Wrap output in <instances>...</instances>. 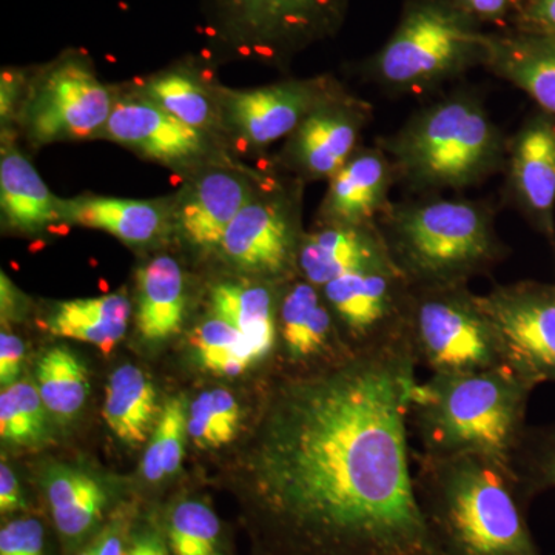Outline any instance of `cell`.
Masks as SVG:
<instances>
[{
	"label": "cell",
	"instance_id": "obj_1",
	"mask_svg": "<svg viewBox=\"0 0 555 555\" xmlns=\"http://www.w3.org/2000/svg\"><path fill=\"white\" fill-rule=\"evenodd\" d=\"M411 338L270 386L238 486L269 555H440L416 502Z\"/></svg>",
	"mask_w": 555,
	"mask_h": 555
},
{
	"label": "cell",
	"instance_id": "obj_2",
	"mask_svg": "<svg viewBox=\"0 0 555 555\" xmlns=\"http://www.w3.org/2000/svg\"><path fill=\"white\" fill-rule=\"evenodd\" d=\"M416 502L440 555H542L531 499L509 463L481 454L412 452Z\"/></svg>",
	"mask_w": 555,
	"mask_h": 555
},
{
	"label": "cell",
	"instance_id": "obj_3",
	"mask_svg": "<svg viewBox=\"0 0 555 555\" xmlns=\"http://www.w3.org/2000/svg\"><path fill=\"white\" fill-rule=\"evenodd\" d=\"M535 385L507 366L470 374H433L415 383L409 400V433L425 454H481L513 465L528 427Z\"/></svg>",
	"mask_w": 555,
	"mask_h": 555
},
{
	"label": "cell",
	"instance_id": "obj_4",
	"mask_svg": "<svg viewBox=\"0 0 555 555\" xmlns=\"http://www.w3.org/2000/svg\"><path fill=\"white\" fill-rule=\"evenodd\" d=\"M386 244L397 268L415 287L463 284L499 255L483 211L456 201L401 211Z\"/></svg>",
	"mask_w": 555,
	"mask_h": 555
},
{
	"label": "cell",
	"instance_id": "obj_5",
	"mask_svg": "<svg viewBox=\"0 0 555 555\" xmlns=\"http://www.w3.org/2000/svg\"><path fill=\"white\" fill-rule=\"evenodd\" d=\"M349 0H204V31L215 53L281 62L345 22Z\"/></svg>",
	"mask_w": 555,
	"mask_h": 555
},
{
	"label": "cell",
	"instance_id": "obj_6",
	"mask_svg": "<svg viewBox=\"0 0 555 555\" xmlns=\"http://www.w3.org/2000/svg\"><path fill=\"white\" fill-rule=\"evenodd\" d=\"M486 35L455 0H406L392 36L372 61L390 86L420 87L485 60Z\"/></svg>",
	"mask_w": 555,
	"mask_h": 555
},
{
	"label": "cell",
	"instance_id": "obj_7",
	"mask_svg": "<svg viewBox=\"0 0 555 555\" xmlns=\"http://www.w3.org/2000/svg\"><path fill=\"white\" fill-rule=\"evenodd\" d=\"M119 90L102 82L93 61L80 50L30 72L16 126L33 147L100 138Z\"/></svg>",
	"mask_w": 555,
	"mask_h": 555
},
{
	"label": "cell",
	"instance_id": "obj_8",
	"mask_svg": "<svg viewBox=\"0 0 555 555\" xmlns=\"http://www.w3.org/2000/svg\"><path fill=\"white\" fill-rule=\"evenodd\" d=\"M409 338L416 364L433 374L506 366L491 321L463 284L412 286Z\"/></svg>",
	"mask_w": 555,
	"mask_h": 555
},
{
	"label": "cell",
	"instance_id": "obj_9",
	"mask_svg": "<svg viewBox=\"0 0 555 555\" xmlns=\"http://www.w3.org/2000/svg\"><path fill=\"white\" fill-rule=\"evenodd\" d=\"M397 150L418 181L463 188L491 169L499 155V134L476 102L451 100L423 113Z\"/></svg>",
	"mask_w": 555,
	"mask_h": 555
},
{
	"label": "cell",
	"instance_id": "obj_10",
	"mask_svg": "<svg viewBox=\"0 0 555 555\" xmlns=\"http://www.w3.org/2000/svg\"><path fill=\"white\" fill-rule=\"evenodd\" d=\"M411 291L397 266L347 273L321 287L339 334L356 353L408 337Z\"/></svg>",
	"mask_w": 555,
	"mask_h": 555
},
{
	"label": "cell",
	"instance_id": "obj_11",
	"mask_svg": "<svg viewBox=\"0 0 555 555\" xmlns=\"http://www.w3.org/2000/svg\"><path fill=\"white\" fill-rule=\"evenodd\" d=\"M129 149L185 178L228 158L225 145L188 126L133 89L119 91L118 101L100 138Z\"/></svg>",
	"mask_w": 555,
	"mask_h": 555
},
{
	"label": "cell",
	"instance_id": "obj_12",
	"mask_svg": "<svg viewBox=\"0 0 555 555\" xmlns=\"http://www.w3.org/2000/svg\"><path fill=\"white\" fill-rule=\"evenodd\" d=\"M477 298L506 366L532 385L555 383V286L518 283Z\"/></svg>",
	"mask_w": 555,
	"mask_h": 555
},
{
	"label": "cell",
	"instance_id": "obj_13",
	"mask_svg": "<svg viewBox=\"0 0 555 555\" xmlns=\"http://www.w3.org/2000/svg\"><path fill=\"white\" fill-rule=\"evenodd\" d=\"M324 80H286L257 89L221 87V134L225 147L257 153L291 137L309 113L334 96Z\"/></svg>",
	"mask_w": 555,
	"mask_h": 555
},
{
	"label": "cell",
	"instance_id": "obj_14",
	"mask_svg": "<svg viewBox=\"0 0 555 555\" xmlns=\"http://www.w3.org/2000/svg\"><path fill=\"white\" fill-rule=\"evenodd\" d=\"M301 238L291 201L259 181L254 195L225 230L217 251L228 264L247 275L283 280L297 268Z\"/></svg>",
	"mask_w": 555,
	"mask_h": 555
},
{
	"label": "cell",
	"instance_id": "obj_15",
	"mask_svg": "<svg viewBox=\"0 0 555 555\" xmlns=\"http://www.w3.org/2000/svg\"><path fill=\"white\" fill-rule=\"evenodd\" d=\"M259 179L228 158L185 178L173 196V230L189 246L218 250L225 230L257 190Z\"/></svg>",
	"mask_w": 555,
	"mask_h": 555
},
{
	"label": "cell",
	"instance_id": "obj_16",
	"mask_svg": "<svg viewBox=\"0 0 555 555\" xmlns=\"http://www.w3.org/2000/svg\"><path fill=\"white\" fill-rule=\"evenodd\" d=\"M278 341L291 375L310 374L343 363L352 350L320 287L301 280L288 284L278 301Z\"/></svg>",
	"mask_w": 555,
	"mask_h": 555
},
{
	"label": "cell",
	"instance_id": "obj_17",
	"mask_svg": "<svg viewBox=\"0 0 555 555\" xmlns=\"http://www.w3.org/2000/svg\"><path fill=\"white\" fill-rule=\"evenodd\" d=\"M361 122L358 108L334 94L287 138L284 160L305 178L331 179L352 158Z\"/></svg>",
	"mask_w": 555,
	"mask_h": 555
},
{
	"label": "cell",
	"instance_id": "obj_18",
	"mask_svg": "<svg viewBox=\"0 0 555 555\" xmlns=\"http://www.w3.org/2000/svg\"><path fill=\"white\" fill-rule=\"evenodd\" d=\"M221 87L214 79L207 61L192 56L153 73L138 86H131V89L175 118L224 144L221 134Z\"/></svg>",
	"mask_w": 555,
	"mask_h": 555
},
{
	"label": "cell",
	"instance_id": "obj_19",
	"mask_svg": "<svg viewBox=\"0 0 555 555\" xmlns=\"http://www.w3.org/2000/svg\"><path fill=\"white\" fill-rule=\"evenodd\" d=\"M64 225L96 229L131 247H145L173 230V201L78 195L61 198Z\"/></svg>",
	"mask_w": 555,
	"mask_h": 555
},
{
	"label": "cell",
	"instance_id": "obj_20",
	"mask_svg": "<svg viewBox=\"0 0 555 555\" xmlns=\"http://www.w3.org/2000/svg\"><path fill=\"white\" fill-rule=\"evenodd\" d=\"M397 266L386 240L366 225L326 224L302 236L297 269L317 287L360 270Z\"/></svg>",
	"mask_w": 555,
	"mask_h": 555
},
{
	"label": "cell",
	"instance_id": "obj_21",
	"mask_svg": "<svg viewBox=\"0 0 555 555\" xmlns=\"http://www.w3.org/2000/svg\"><path fill=\"white\" fill-rule=\"evenodd\" d=\"M0 211L3 225L20 235H40L64 225L60 196L53 195L31 160L17 147L13 133L2 134Z\"/></svg>",
	"mask_w": 555,
	"mask_h": 555
},
{
	"label": "cell",
	"instance_id": "obj_22",
	"mask_svg": "<svg viewBox=\"0 0 555 555\" xmlns=\"http://www.w3.org/2000/svg\"><path fill=\"white\" fill-rule=\"evenodd\" d=\"M47 503L57 534L68 550L86 546L107 517V486L87 470L56 465L43 478Z\"/></svg>",
	"mask_w": 555,
	"mask_h": 555
},
{
	"label": "cell",
	"instance_id": "obj_23",
	"mask_svg": "<svg viewBox=\"0 0 555 555\" xmlns=\"http://www.w3.org/2000/svg\"><path fill=\"white\" fill-rule=\"evenodd\" d=\"M483 61L555 115V36L521 30L486 35Z\"/></svg>",
	"mask_w": 555,
	"mask_h": 555
},
{
	"label": "cell",
	"instance_id": "obj_24",
	"mask_svg": "<svg viewBox=\"0 0 555 555\" xmlns=\"http://www.w3.org/2000/svg\"><path fill=\"white\" fill-rule=\"evenodd\" d=\"M266 280L218 281L210 288L211 313L229 321L247 339L255 360H266L278 345V302Z\"/></svg>",
	"mask_w": 555,
	"mask_h": 555
},
{
	"label": "cell",
	"instance_id": "obj_25",
	"mask_svg": "<svg viewBox=\"0 0 555 555\" xmlns=\"http://www.w3.org/2000/svg\"><path fill=\"white\" fill-rule=\"evenodd\" d=\"M137 324L150 343L166 341L181 331L185 313V275L170 255H158L138 270Z\"/></svg>",
	"mask_w": 555,
	"mask_h": 555
},
{
	"label": "cell",
	"instance_id": "obj_26",
	"mask_svg": "<svg viewBox=\"0 0 555 555\" xmlns=\"http://www.w3.org/2000/svg\"><path fill=\"white\" fill-rule=\"evenodd\" d=\"M514 184L529 210L553 233L555 207V127L532 120L521 131L513 158Z\"/></svg>",
	"mask_w": 555,
	"mask_h": 555
},
{
	"label": "cell",
	"instance_id": "obj_27",
	"mask_svg": "<svg viewBox=\"0 0 555 555\" xmlns=\"http://www.w3.org/2000/svg\"><path fill=\"white\" fill-rule=\"evenodd\" d=\"M385 159L377 153L364 152L352 156L331 178L321 214L326 224L366 225L387 189Z\"/></svg>",
	"mask_w": 555,
	"mask_h": 555
},
{
	"label": "cell",
	"instance_id": "obj_28",
	"mask_svg": "<svg viewBox=\"0 0 555 555\" xmlns=\"http://www.w3.org/2000/svg\"><path fill=\"white\" fill-rule=\"evenodd\" d=\"M130 315L129 298L115 292L102 297L57 302L51 310L47 327L56 337L90 343L109 353L126 335Z\"/></svg>",
	"mask_w": 555,
	"mask_h": 555
},
{
	"label": "cell",
	"instance_id": "obj_29",
	"mask_svg": "<svg viewBox=\"0 0 555 555\" xmlns=\"http://www.w3.org/2000/svg\"><path fill=\"white\" fill-rule=\"evenodd\" d=\"M156 390L141 367L124 364L108 379L104 403L105 423L122 443L144 447L158 425Z\"/></svg>",
	"mask_w": 555,
	"mask_h": 555
},
{
	"label": "cell",
	"instance_id": "obj_30",
	"mask_svg": "<svg viewBox=\"0 0 555 555\" xmlns=\"http://www.w3.org/2000/svg\"><path fill=\"white\" fill-rule=\"evenodd\" d=\"M160 529L170 555H230L221 518L204 500H178L164 516Z\"/></svg>",
	"mask_w": 555,
	"mask_h": 555
},
{
	"label": "cell",
	"instance_id": "obj_31",
	"mask_svg": "<svg viewBox=\"0 0 555 555\" xmlns=\"http://www.w3.org/2000/svg\"><path fill=\"white\" fill-rule=\"evenodd\" d=\"M36 383L47 411L61 422L75 418L89 397V372L68 347H51L40 357Z\"/></svg>",
	"mask_w": 555,
	"mask_h": 555
},
{
	"label": "cell",
	"instance_id": "obj_32",
	"mask_svg": "<svg viewBox=\"0 0 555 555\" xmlns=\"http://www.w3.org/2000/svg\"><path fill=\"white\" fill-rule=\"evenodd\" d=\"M0 437L17 448L46 447L50 441L47 408L38 386L16 382L0 393Z\"/></svg>",
	"mask_w": 555,
	"mask_h": 555
},
{
	"label": "cell",
	"instance_id": "obj_33",
	"mask_svg": "<svg viewBox=\"0 0 555 555\" xmlns=\"http://www.w3.org/2000/svg\"><path fill=\"white\" fill-rule=\"evenodd\" d=\"M192 345L203 367L222 377H238L257 364L244 335L215 313L195 328Z\"/></svg>",
	"mask_w": 555,
	"mask_h": 555
},
{
	"label": "cell",
	"instance_id": "obj_34",
	"mask_svg": "<svg viewBox=\"0 0 555 555\" xmlns=\"http://www.w3.org/2000/svg\"><path fill=\"white\" fill-rule=\"evenodd\" d=\"M188 436V409L184 400L170 398L160 411L158 425L145 449L142 474L150 483H159L164 477L175 476L184 456Z\"/></svg>",
	"mask_w": 555,
	"mask_h": 555
},
{
	"label": "cell",
	"instance_id": "obj_35",
	"mask_svg": "<svg viewBox=\"0 0 555 555\" xmlns=\"http://www.w3.org/2000/svg\"><path fill=\"white\" fill-rule=\"evenodd\" d=\"M240 404L229 390L211 389L199 393L188 412V434L201 449L228 447L238 434Z\"/></svg>",
	"mask_w": 555,
	"mask_h": 555
},
{
	"label": "cell",
	"instance_id": "obj_36",
	"mask_svg": "<svg viewBox=\"0 0 555 555\" xmlns=\"http://www.w3.org/2000/svg\"><path fill=\"white\" fill-rule=\"evenodd\" d=\"M513 466L529 499L555 489V425L528 429Z\"/></svg>",
	"mask_w": 555,
	"mask_h": 555
},
{
	"label": "cell",
	"instance_id": "obj_37",
	"mask_svg": "<svg viewBox=\"0 0 555 555\" xmlns=\"http://www.w3.org/2000/svg\"><path fill=\"white\" fill-rule=\"evenodd\" d=\"M0 555H47V532L38 517L21 516L0 529Z\"/></svg>",
	"mask_w": 555,
	"mask_h": 555
},
{
	"label": "cell",
	"instance_id": "obj_38",
	"mask_svg": "<svg viewBox=\"0 0 555 555\" xmlns=\"http://www.w3.org/2000/svg\"><path fill=\"white\" fill-rule=\"evenodd\" d=\"M28 69L5 68L0 75V122L2 134L13 133V127L17 124L25 93H27Z\"/></svg>",
	"mask_w": 555,
	"mask_h": 555
},
{
	"label": "cell",
	"instance_id": "obj_39",
	"mask_svg": "<svg viewBox=\"0 0 555 555\" xmlns=\"http://www.w3.org/2000/svg\"><path fill=\"white\" fill-rule=\"evenodd\" d=\"M133 525V513L127 509H119L112 514L109 520L98 534L94 535L96 543V555H126L129 546Z\"/></svg>",
	"mask_w": 555,
	"mask_h": 555
},
{
	"label": "cell",
	"instance_id": "obj_40",
	"mask_svg": "<svg viewBox=\"0 0 555 555\" xmlns=\"http://www.w3.org/2000/svg\"><path fill=\"white\" fill-rule=\"evenodd\" d=\"M516 14L518 30L555 36V0H525Z\"/></svg>",
	"mask_w": 555,
	"mask_h": 555
},
{
	"label": "cell",
	"instance_id": "obj_41",
	"mask_svg": "<svg viewBox=\"0 0 555 555\" xmlns=\"http://www.w3.org/2000/svg\"><path fill=\"white\" fill-rule=\"evenodd\" d=\"M24 358V341L10 332H2L0 334V383H2V387H9L16 383Z\"/></svg>",
	"mask_w": 555,
	"mask_h": 555
},
{
	"label": "cell",
	"instance_id": "obj_42",
	"mask_svg": "<svg viewBox=\"0 0 555 555\" xmlns=\"http://www.w3.org/2000/svg\"><path fill=\"white\" fill-rule=\"evenodd\" d=\"M466 14L476 22H499L505 20L511 11L518 10L520 0H455Z\"/></svg>",
	"mask_w": 555,
	"mask_h": 555
},
{
	"label": "cell",
	"instance_id": "obj_43",
	"mask_svg": "<svg viewBox=\"0 0 555 555\" xmlns=\"http://www.w3.org/2000/svg\"><path fill=\"white\" fill-rule=\"evenodd\" d=\"M126 555H170L160 526H144L134 529L130 535Z\"/></svg>",
	"mask_w": 555,
	"mask_h": 555
},
{
	"label": "cell",
	"instance_id": "obj_44",
	"mask_svg": "<svg viewBox=\"0 0 555 555\" xmlns=\"http://www.w3.org/2000/svg\"><path fill=\"white\" fill-rule=\"evenodd\" d=\"M25 509H27V503L22 494L20 481L11 467L2 463L0 466V513L5 517Z\"/></svg>",
	"mask_w": 555,
	"mask_h": 555
},
{
	"label": "cell",
	"instance_id": "obj_45",
	"mask_svg": "<svg viewBox=\"0 0 555 555\" xmlns=\"http://www.w3.org/2000/svg\"><path fill=\"white\" fill-rule=\"evenodd\" d=\"M75 555H96V543H94V537L91 539L90 543H87L86 546H82L80 550L76 551Z\"/></svg>",
	"mask_w": 555,
	"mask_h": 555
},
{
	"label": "cell",
	"instance_id": "obj_46",
	"mask_svg": "<svg viewBox=\"0 0 555 555\" xmlns=\"http://www.w3.org/2000/svg\"><path fill=\"white\" fill-rule=\"evenodd\" d=\"M257 555H269V554H266L264 551L258 550V547H257Z\"/></svg>",
	"mask_w": 555,
	"mask_h": 555
},
{
	"label": "cell",
	"instance_id": "obj_47",
	"mask_svg": "<svg viewBox=\"0 0 555 555\" xmlns=\"http://www.w3.org/2000/svg\"><path fill=\"white\" fill-rule=\"evenodd\" d=\"M524 2H525V0H520V5H521V3H524ZM518 9H520V7H518Z\"/></svg>",
	"mask_w": 555,
	"mask_h": 555
}]
</instances>
